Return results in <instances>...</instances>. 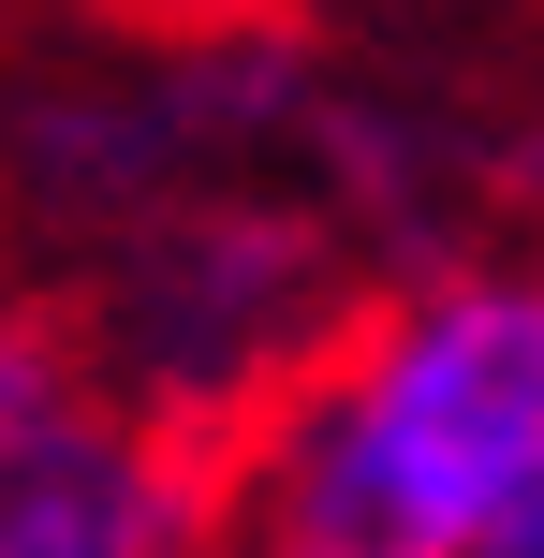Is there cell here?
Returning a JSON list of instances; mask_svg holds the SVG:
<instances>
[{"label": "cell", "mask_w": 544, "mask_h": 558, "mask_svg": "<svg viewBox=\"0 0 544 558\" xmlns=\"http://www.w3.org/2000/svg\"><path fill=\"white\" fill-rule=\"evenodd\" d=\"M544 471V251L442 235L353 279L280 397L221 441V530L310 558H457Z\"/></svg>", "instance_id": "6da1fadb"}, {"label": "cell", "mask_w": 544, "mask_h": 558, "mask_svg": "<svg viewBox=\"0 0 544 558\" xmlns=\"http://www.w3.org/2000/svg\"><path fill=\"white\" fill-rule=\"evenodd\" d=\"M339 308H353V251L324 235V206L206 177V192L88 235V279H74V308H59V338H74V367L104 397H133V412L192 426V441L221 456L235 426L310 367V338L339 324Z\"/></svg>", "instance_id": "7a4b0ae2"}, {"label": "cell", "mask_w": 544, "mask_h": 558, "mask_svg": "<svg viewBox=\"0 0 544 558\" xmlns=\"http://www.w3.org/2000/svg\"><path fill=\"white\" fill-rule=\"evenodd\" d=\"M206 544H221V456L104 397L88 367L0 456V558H206Z\"/></svg>", "instance_id": "3957f363"}, {"label": "cell", "mask_w": 544, "mask_h": 558, "mask_svg": "<svg viewBox=\"0 0 544 558\" xmlns=\"http://www.w3.org/2000/svg\"><path fill=\"white\" fill-rule=\"evenodd\" d=\"M74 397V338H59V308H29V294H0V456L29 441V426Z\"/></svg>", "instance_id": "277c9868"}, {"label": "cell", "mask_w": 544, "mask_h": 558, "mask_svg": "<svg viewBox=\"0 0 544 558\" xmlns=\"http://www.w3.org/2000/svg\"><path fill=\"white\" fill-rule=\"evenodd\" d=\"M104 15H133V29H280L294 0H104Z\"/></svg>", "instance_id": "5b68a950"}, {"label": "cell", "mask_w": 544, "mask_h": 558, "mask_svg": "<svg viewBox=\"0 0 544 558\" xmlns=\"http://www.w3.org/2000/svg\"><path fill=\"white\" fill-rule=\"evenodd\" d=\"M457 558H544V471H530V485H516V500H500V514H486V530H471Z\"/></svg>", "instance_id": "8992f818"}, {"label": "cell", "mask_w": 544, "mask_h": 558, "mask_svg": "<svg viewBox=\"0 0 544 558\" xmlns=\"http://www.w3.org/2000/svg\"><path fill=\"white\" fill-rule=\"evenodd\" d=\"M500 192H516V206H530V221H544V104L516 118V147H500Z\"/></svg>", "instance_id": "52a82bcc"}, {"label": "cell", "mask_w": 544, "mask_h": 558, "mask_svg": "<svg viewBox=\"0 0 544 558\" xmlns=\"http://www.w3.org/2000/svg\"><path fill=\"white\" fill-rule=\"evenodd\" d=\"M206 558H310V544H265V530H221V544H206Z\"/></svg>", "instance_id": "ba28073f"}]
</instances>
